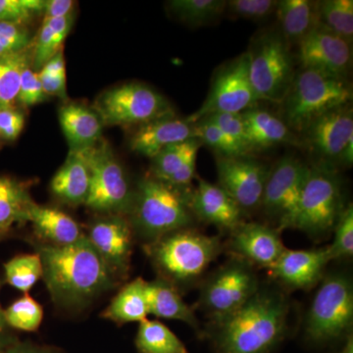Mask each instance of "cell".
<instances>
[{"label":"cell","instance_id":"cell-21","mask_svg":"<svg viewBox=\"0 0 353 353\" xmlns=\"http://www.w3.org/2000/svg\"><path fill=\"white\" fill-rule=\"evenodd\" d=\"M192 139H196L194 124L168 116L139 126L130 139V148L153 159L164 148Z\"/></svg>","mask_w":353,"mask_h":353},{"label":"cell","instance_id":"cell-39","mask_svg":"<svg viewBox=\"0 0 353 353\" xmlns=\"http://www.w3.org/2000/svg\"><path fill=\"white\" fill-rule=\"evenodd\" d=\"M334 241L328 248L331 261L350 259L353 255V208L348 204L339 216L333 229Z\"/></svg>","mask_w":353,"mask_h":353},{"label":"cell","instance_id":"cell-32","mask_svg":"<svg viewBox=\"0 0 353 353\" xmlns=\"http://www.w3.org/2000/svg\"><path fill=\"white\" fill-rule=\"evenodd\" d=\"M136 347L139 353H190L183 341L158 320L139 323Z\"/></svg>","mask_w":353,"mask_h":353},{"label":"cell","instance_id":"cell-54","mask_svg":"<svg viewBox=\"0 0 353 353\" xmlns=\"http://www.w3.org/2000/svg\"><path fill=\"white\" fill-rule=\"evenodd\" d=\"M3 236H6V234L0 233V240H1L2 238H3Z\"/></svg>","mask_w":353,"mask_h":353},{"label":"cell","instance_id":"cell-30","mask_svg":"<svg viewBox=\"0 0 353 353\" xmlns=\"http://www.w3.org/2000/svg\"><path fill=\"white\" fill-rule=\"evenodd\" d=\"M34 43L18 52L0 57V109L16 108L23 70L32 62Z\"/></svg>","mask_w":353,"mask_h":353},{"label":"cell","instance_id":"cell-34","mask_svg":"<svg viewBox=\"0 0 353 353\" xmlns=\"http://www.w3.org/2000/svg\"><path fill=\"white\" fill-rule=\"evenodd\" d=\"M4 281L20 292L28 294L43 278V264L38 253L17 255L3 266Z\"/></svg>","mask_w":353,"mask_h":353},{"label":"cell","instance_id":"cell-4","mask_svg":"<svg viewBox=\"0 0 353 353\" xmlns=\"http://www.w3.org/2000/svg\"><path fill=\"white\" fill-rule=\"evenodd\" d=\"M223 248L218 236H208L192 228L165 234L145 245L160 278L176 288L192 284L201 278Z\"/></svg>","mask_w":353,"mask_h":353},{"label":"cell","instance_id":"cell-13","mask_svg":"<svg viewBox=\"0 0 353 353\" xmlns=\"http://www.w3.org/2000/svg\"><path fill=\"white\" fill-rule=\"evenodd\" d=\"M259 101L250 78L248 52L225 65L216 74L210 92L199 110L185 118L190 124L209 115L219 113H243L256 108Z\"/></svg>","mask_w":353,"mask_h":353},{"label":"cell","instance_id":"cell-53","mask_svg":"<svg viewBox=\"0 0 353 353\" xmlns=\"http://www.w3.org/2000/svg\"><path fill=\"white\" fill-rule=\"evenodd\" d=\"M4 55L7 54L4 52L3 50H2L1 46H0V57H4Z\"/></svg>","mask_w":353,"mask_h":353},{"label":"cell","instance_id":"cell-46","mask_svg":"<svg viewBox=\"0 0 353 353\" xmlns=\"http://www.w3.org/2000/svg\"><path fill=\"white\" fill-rule=\"evenodd\" d=\"M24 126L25 115L18 108L0 109V141H16Z\"/></svg>","mask_w":353,"mask_h":353},{"label":"cell","instance_id":"cell-26","mask_svg":"<svg viewBox=\"0 0 353 353\" xmlns=\"http://www.w3.org/2000/svg\"><path fill=\"white\" fill-rule=\"evenodd\" d=\"M276 15L283 38L290 48L299 46L319 26V1L280 0Z\"/></svg>","mask_w":353,"mask_h":353},{"label":"cell","instance_id":"cell-2","mask_svg":"<svg viewBox=\"0 0 353 353\" xmlns=\"http://www.w3.org/2000/svg\"><path fill=\"white\" fill-rule=\"evenodd\" d=\"M287 297L259 288L232 314L211 321L210 334L217 353H269L283 340L288 328Z\"/></svg>","mask_w":353,"mask_h":353},{"label":"cell","instance_id":"cell-20","mask_svg":"<svg viewBox=\"0 0 353 353\" xmlns=\"http://www.w3.org/2000/svg\"><path fill=\"white\" fill-rule=\"evenodd\" d=\"M190 208L194 218L222 231L232 232L245 222V212L219 185L199 180L190 192Z\"/></svg>","mask_w":353,"mask_h":353},{"label":"cell","instance_id":"cell-38","mask_svg":"<svg viewBox=\"0 0 353 353\" xmlns=\"http://www.w3.org/2000/svg\"><path fill=\"white\" fill-rule=\"evenodd\" d=\"M194 125L196 139L214 150L219 157H246V153L234 143L220 128L206 119L199 120Z\"/></svg>","mask_w":353,"mask_h":353},{"label":"cell","instance_id":"cell-31","mask_svg":"<svg viewBox=\"0 0 353 353\" xmlns=\"http://www.w3.org/2000/svg\"><path fill=\"white\" fill-rule=\"evenodd\" d=\"M73 14L61 19L43 21L38 37L34 39L32 66L43 68L46 62L63 50V43L71 31Z\"/></svg>","mask_w":353,"mask_h":353},{"label":"cell","instance_id":"cell-25","mask_svg":"<svg viewBox=\"0 0 353 353\" xmlns=\"http://www.w3.org/2000/svg\"><path fill=\"white\" fill-rule=\"evenodd\" d=\"M250 150H264L278 145H301V138L284 121L265 109L253 108L241 113Z\"/></svg>","mask_w":353,"mask_h":353},{"label":"cell","instance_id":"cell-1","mask_svg":"<svg viewBox=\"0 0 353 353\" xmlns=\"http://www.w3.org/2000/svg\"><path fill=\"white\" fill-rule=\"evenodd\" d=\"M37 253L43 264L41 279L61 307H83L115 284V276L87 236L69 245L41 243Z\"/></svg>","mask_w":353,"mask_h":353},{"label":"cell","instance_id":"cell-52","mask_svg":"<svg viewBox=\"0 0 353 353\" xmlns=\"http://www.w3.org/2000/svg\"><path fill=\"white\" fill-rule=\"evenodd\" d=\"M338 353H353V336L352 334H348L345 345Z\"/></svg>","mask_w":353,"mask_h":353},{"label":"cell","instance_id":"cell-19","mask_svg":"<svg viewBox=\"0 0 353 353\" xmlns=\"http://www.w3.org/2000/svg\"><path fill=\"white\" fill-rule=\"evenodd\" d=\"M331 262L328 248L318 250H285L275 264L267 269L272 278L287 289L308 290L324 277Z\"/></svg>","mask_w":353,"mask_h":353},{"label":"cell","instance_id":"cell-10","mask_svg":"<svg viewBox=\"0 0 353 353\" xmlns=\"http://www.w3.org/2000/svg\"><path fill=\"white\" fill-rule=\"evenodd\" d=\"M353 323V285L345 274L323 277L306 318V334L315 343H326L347 334Z\"/></svg>","mask_w":353,"mask_h":353},{"label":"cell","instance_id":"cell-50","mask_svg":"<svg viewBox=\"0 0 353 353\" xmlns=\"http://www.w3.org/2000/svg\"><path fill=\"white\" fill-rule=\"evenodd\" d=\"M12 330L9 328L4 318V309L0 304V352L16 341Z\"/></svg>","mask_w":353,"mask_h":353},{"label":"cell","instance_id":"cell-28","mask_svg":"<svg viewBox=\"0 0 353 353\" xmlns=\"http://www.w3.org/2000/svg\"><path fill=\"white\" fill-rule=\"evenodd\" d=\"M145 287L146 281L143 278L134 279L124 285L102 312V317L118 325L145 321L150 315Z\"/></svg>","mask_w":353,"mask_h":353},{"label":"cell","instance_id":"cell-5","mask_svg":"<svg viewBox=\"0 0 353 353\" xmlns=\"http://www.w3.org/2000/svg\"><path fill=\"white\" fill-rule=\"evenodd\" d=\"M352 95L348 80L301 69L294 77L289 94L280 104V118L299 137L324 114L352 103Z\"/></svg>","mask_w":353,"mask_h":353},{"label":"cell","instance_id":"cell-15","mask_svg":"<svg viewBox=\"0 0 353 353\" xmlns=\"http://www.w3.org/2000/svg\"><path fill=\"white\" fill-rule=\"evenodd\" d=\"M297 46L301 69L348 80L352 67V43L345 39L319 25Z\"/></svg>","mask_w":353,"mask_h":353},{"label":"cell","instance_id":"cell-8","mask_svg":"<svg viewBox=\"0 0 353 353\" xmlns=\"http://www.w3.org/2000/svg\"><path fill=\"white\" fill-rule=\"evenodd\" d=\"M87 155L90 188L85 205L101 214L129 215L134 190L110 145L101 139L92 148H87Z\"/></svg>","mask_w":353,"mask_h":353},{"label":"cell","instance_id":"cell-49","mask_svg":"<svg viewBox=\"0 0 353 353\" xmlns=\"http://www.w3.org/2000/svg\"><path fill=\"white\" fill-rule=\"evenodd\" d=\"M0 353H57L39 345H32L30 343H22L16 340L12 343L1 350Z\"/></svg>","mask_w":353,"mask_h":353},{"label":"cell","instance_id":"cell-43","mask_svg":"<svg viewBox=\"0 0 353 353\" xmlns=\"http://www.w3.org/2000/svg\"><path fill=\"white\" fill-rule=\"evenodd\" d=\"M220 128L234 143L248 154L252 152L241 113H219L203 118Z\"/></svg>","mask_w":353,"mask_h":353},{"label":"cell","instance_id":"cell-16","mask_svg":"<svg viewBox=\"0 0 353 353\" xmlns=\"http://www.w3.org/2000/svg\"><path fill=\"white\" fill-rule=\"evenodd\" d=\"M305 145L321 161L333 164L339 161L341 152L353 139L352 103L334 109L315 120L299 136Z\"/></svg>","mask_w":353,"mask_h":353},{"label":"cell","instance_id":"cell-37","mask_svg":"<svg viewBox=\"0 0 353 353\" xmlns=\"http://www.w3.org/2000/svg\"><path fill=\"white\" fill-rule=\"evenodd\" d=\"M201 145L199 139H192L164 148L152 159V176L168 182L169 179L181 168L188 155L194 148H201Z\"/></svg>","mask_w":353,"mask_h":353},{"label":"cell","instance_id":"cell-47","mask_svg":"<svg viewBox=\"0 0 353 353\" xmlns=\"http://www.w3.org/2000/svg\"><path fill=\"white\" fill-rule=\"evenodd\" d=\"M199 148H194L192 152L185 158L181 168L169 179L168 183L175 187L187 189L192 183V179L196 176V157Z\"/></svg>","mask_w":353,"mask_h":353},{"label":"cell","instance_id":"cell-36","mask_svg":"<svg viewBox=\"0 0 353 353\" xmlns=\"http://www.w3.org/2000/svg\"><path fill=\"white\" fill-rule=\"evenodd\" d=\"M4 318L12 331L36 332L43 323V309L36 299L25 294L4 309Z\"/></svg>","mask_w":353,"mask_h":353},{"label":"cell","instance_id":"cell-44","mask_svg":"<svg viewBox=\"0 0 353 353\" xmlns=\"http://www.w3.org/2000/svg\"><path fill=\"white\" fill-rule=\"evenodd\" d=\"M46 97L48 95L44 94L38 73L32 69V63L27 65L21 76L17 103L24 108H31L46 101Z\"/></svg>","mask_w":353,"mask_h":353},{"label":"cell","instance_id":"cell-24","mask_svg":"<svg viewBox=\"0 0 353 353\" xmlns=\"http://www.w3.org/2000/svg\"><path fill=\"white\" fill-rule=\"evenodd\" d=\"M34 233L43 243L52 245H69L85 238V234L71 216L59 209L39 205L32 202L28 213Z\"/></svg>","mask_w":353,"mask_h":353},{"label":"cell","instance_id":"cell-12","mask_svg":"<svg viewBox=\"0 0 353 353\" xmlns=\"http://www.w3.org/2000/svg\"><path fill=\"white\" fill-rule=\"evenodd\" d=\"M309 167L299 158L285 155L269 172L260 208L279 232L294 229Z\"/></svg>","mask_w":353,"mask_h":353},{"label":"cell","instance_id":"cell-23","mask_svg":"<svg viewBox=\"0 0 353 353\" xmlns=\"http://www.w3.org/2000/svg\"><path fill=\"white\" fill-rule=\"evenodd\" d=\"M70 152L87 150L101 141L103 123L94 109L81 103H66L58 111Z\"/></svg>","mask_w":353,"mask_h":353},{"label":"cell","instance_id":"cell-9","mask_svg":"<svg viewBox=\"0 0 353 353\" xmlns=\"http://www.w3.org/2000/svg\"><path fill=\"white\" fill-rule=\"evenodd\" d=\"M104 126H141L173 116L170 103L145 83H128L102 92L94 105Z\"/></svg>","mask_w":353,"mask_h":353},{"label":"cell","instance_id":"cell-17","mask_svg":"<svg viewBox=\"0 0 353 353\" xmlns=\"http://www.w3.org/2000/svg\"><path fill=\"white\" fill-rule=\"evenodd\" d=\"M116 277L127 275L131 263L134 231L122 215H108L90 225L85 234Z\"/></svg>","mask_w":353,"mask_h":353},{"label":"cell","instance_id":"cell-51","mask_svg":"<svg viewBox=\"0 0 353 353\" xmlns=\"http://www.w3.org/2000/svg\"><path fill=\"white\" fill-rule=\"evenodd\" d=\"M353 160V139L350 141V143H347V145L345 146V150L341 152L340 158H339V161L341 162V164L350 165L352 164Z\"/></svg>","mask_w":353,"mask_h":353},{"label":"cell","instance_id":"cell-6","mask_svg":"<svg viewBox=\"0 0 353 353\" xmlns=\"http://www.w3.org/2000/svg\"><path fill=\"white\" fill-rule=\"evenodd\" d=\"M250 60V78L259 101L280 105L294 83L292 48L279 30L260 32L246 51Z\"/></svg>","mask_w":353,"mask_h":353},{"label":"cell","instance_id":"cell-7","mask_svg":"<svg viewBox=\"0 0 353 353\" xmlns=\"http://www.w3.org/2000/svg\"><path fill=\"white\" fill-rule=\"evenodd\" d=\"M345 208L338 172L333 164L319 162L309 167L294 229L301 230L313 238L326 236L333 231Z\"/></svg>","mask_w":353,"mask_h":353},{"label":"cell","instance_id":"cell-22","mask_svg":"<svg viewBox=\"0 0 353 353\" xmlns=\"http://www.w3.org/2000/svg\"><path fill=\"white\" fill-rule=\"evenodd\" d=\"M90 188V168L87 150L70 152L50 182L51 192L71 206L85 204Z\"/></svg>","mask_w":353,"mask_h":353},{"label":"cell","instance_id":"cell-48","mask_svg":"<svg viewBox=\"0 0 353 353\" xmlns=\"http://www.w3.org/2000/svg\"><path fill=\"white\" fill-rule=\"evenodd\" d=\"M75 2L72 0H50L46 1L44 6L43 21L61 19L68 17L73 12V7Z\"/></svg>","mask_w":353,"mask_h":353},{"label":"cell","instance_id":"cell-42","mask_svg":"<svg viewBox=\"0 0 353 353\" xmlns=\"http://www.w3.org/2000/svg\"><path fill=\"white\" fill-rule=\"evenodd\" d=\"M43 0H0V22L27 25L43 12Z\"/></svg>","mask_w":353,"mask_h":353},{"label":"cell","instance_id":"cell-14","mask_svg":"<svg viewBox=\"0 0 353 353\" xmlns=\"http://www.w3.org/2000/svg\"><path fill=\"white\" fill-rule=\"evenodd\" d=\"M218 185L229 194L243 212L261 206L265 185L270 169L250 157H219Z\"/></svg>","mask_w":353,"mask_h":353},{"label":"cell","instance_id":"cell-11","mask_svg":"<svg viewBox=\"0 0 353 353\" xmlns=\"http://www.w3.org/2000/svg\"><path fill=\"white\" fill-rule=\"evenodd\" d=\"M259 288L254 267L232 257L202 285L199 304L211 321H215L238 310Z\"/></svg>","mask_w":353,"mask_h":353},{"label":"cell","instance_id":"cell-45","mask_svg":"<svg viewBox=\"0 0 353 353\" xmlns=\"http://www.w3.org/2000/svg\"><path fill=\"white\" fill-rule=\"evenodd\" d=\"M32 43L31 34L25 25L0 22V46L6 54L25 50Z\"/></svg>","mask_w":353,"mask_h":353},{"label":"cell","instance_id":"cell-41","mask_svg":"<svg viewBox=\"0 0 353 353\" xmlns=\"http://www.w3.org/2000/svg\"><path fill=\"white\" fill-rule=\"evenodd\" d=\"M278 0H229L226 11L230 15L253 22H264L275 15Z\"/></svg>","mask_w":353,"mask_h":353},{"label":"cell","instance_id":"cell-35","mask_svg":"<svg viewBox=\"0 0 353 353\" xmlns=\"http://www.w3.org/2000/svg\"><path fill=\"white\" fill-rule=\"evenodd\" d=\"M319 25L336 36L352 43V0H323L319 1Z\"/></svg>","mask_w":353,"mask_h":353},{"label":"cell","instance_id":"cell-3","mask_svg":"<svg viewBox=\"0 0 353 353\" xmlns=\"http://www.w3.org/2000/svg\"><path fill=\"white\" fill-rule=\"evenodd\" d=\"M190 192L170 183L145 176L134 190L130 211L132 231L148 243L179 230L192 228Z\"/></svg>","mask_w":353,"mask_h":353},{"label":"cell","instance_id":"cell-18","mask_svg":"<svg viewBox=\"0 0 353 353\" xmlns=\"http://www.w3.org/2000/svg\"><path fill=\"white\" fill-rule=\"evenodd\" d=\"M226 248L232 257L265 269L275 264L287 250L277 229L257 222H243L234 228Z\"/></svg>","mask_w":353,"mask_h":353},{"label":"cell","instance_id":"cell-29","mask_svg":"<svg viewBox=\"0 0 353 353\" xmlns=\"http://www.w3.org/2000/svg\"><path fill=\"white\" fill-rule=\"evenodd\" d=\"M32 201L26 183L10 176H0V233L28 223Z\"/></svg>","mask_w":353,"mask_h":353},{"label":"cell","instance_id":"cell-33","mask_svg":"<svg viewBox=\"0 0 353 353\" xmlns=\"http://www.w3.org/2000/svg\"><path fill=\"white\" fill-rule=\"evenodd\" d=\"M225 0H172L169 9L179 20L192 27L208 26L226 11Z\"/></svg>","mask_w":353,"mask_h":353},{"label":"cell","instance_id":"cell-40","mask_svg":"<svg viewBox=\"0 0 353 353\" xmlns=\"http://www.w3.org/2000/svg\"><path fill=\"white\" fill-rule=\"evenodd\" d=\"M44 94L53 95L62 99H67L66 67L63 50L59 51L38 72Z\"/></svg>","mask_w":353,"mask_h":353},{"label":"cell","instance_id":"cell-27","mask_svg":"<svg viewBox=\"0 0 353 353\" xmlns=\"http://www.w3.org/2000/svg\"><path fill=\"white\" fill-rule=\"evenodd\" d=\"M145 290L150 315L182 321L197 328L199 322L194 308L185 303L176 285L159 277L146 282Z\"/></svg>","mask_w":353,"mask_h":353}]
</instances>
